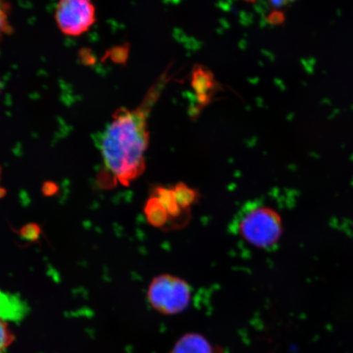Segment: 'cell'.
Returning a JSON list of instances; mask_svg holds the SVG:
<instances>
[{
    "mask_svg": "<svg viewBox=\"0 0 353 353\" xmlns=\"http://www.w3.org/2000/svg\"><path fill=\"white\" fill-rule=\"evenodd\" d=\"M211 85L212 79L209 72H204L202 69H198L194 73L193 86L196 88L198 94L201 95L202 98L208 97Z\"/></svg>",
    "mask_w": 353,
    "mask_h": 353,
    "instance_id": "8",
    "label": "cell"
},
{
    "mask_svg": "<svg viewBox=\"0 0 353 353\" xmlns=\"http://www.w3.org/2000/svg\"><path fill=\"white\" fill-rule=\"evenodd\" d=\"M148 297L150 304L157 312L173 315L189 306L192 289L181 278L163 274L154 278L148 288Z\"/></svg>",
    "mask_w": 353,
    "mask_h": 353,
    "instance_id": "3",
    "label": "cell"
},
{
    "mask_svg": "<svg viewBox=\"0 0 353 353\" xmlns=\"http://www.w3.org/2000/svg\"><path fill=\"white\" fill-rule=\"evenodd\" d=\"M55 19L61 32L69 37H79L95 23L94 4L92 0H60Z\"/></svg>",
    "mask_w": 353,
    "mask_h": 353,
    "instance_id": "5",
    "label": "cell"
},
{
    "mask_svg": "<svg viewBox=\"0 0 353 353\" xmlns=\"http://www.w3.org/2000/svg\"><path fill=\"white\" fill-rule=\"evenodd\" d=\"M10 4L8 0H0V42L2 39L12 32L10 23Z\"/></svg>",
    "mask_w": 353,
    "mask_h": 353,
    "instance_id": "9",
    "label": "cell"
},
{
    "mask_svg": "<svg viewBox=\"0 0 353 353\" xmlns=\"http://www.w3.org/2000/svg\"><path fill=\"white\" fill-rule=\"evenodd\" d=\"M195 197V192L183 185L173 189L157 188L145 204V214L154 226L164 227L183 210H189Z\"/></svg>",
    "mask_w": 353,
    "mask_h": 353,
    "instance_id": "4",
    "label": "cell"
},
{
    "mask_svg": "<svg viewBox=\"0 0 353 353\" xmlns=\"http://www.w3.org/2000/svg\"><path fill=\"white\" fill-rule=\"evenodd\" d=\"M171 353H214L210 343L199 334H188L176 343Z\"/></svg>",
    "mask_w": 353,
    "mask_h": 353,
    "instance_id": "6",
    "label": "cell"
},
{
    "mask_svg": "<svg viewBox=\"0 0 353 353\" xmlns=\"http://www.w3.org/2000/svg\"><path fill=\"white\" fill-rule=\"evenodd\" d=\"M1 172H2L1 168H0V183H1ZM6 188H3L1 186V184H0V198H2L4 196H6Z\"/></svg>",
    "mask_w": 353,
    "mask_h": 353,
    "instance_id": "13",
    "label": "cell"
},
{
    "mask_svg": "<svg viewBox=\"0 0 353 353\" xmlns=\"http://www.w3.org/2000/svg\"><path fill=\"white\" fill-rule=\"evenodd\" d=\"M232 228L242 240L261 250L274 248L283 231L280 214L271 207L255 201L247 203L238 211Z\"/></svg>",
    "mask_w": 353,
    "mask_h": 353,
    "instance_id": "2",
    "label": "cell"
},
{
    "mask_svg": "<svg viewBox=\"0 0 353 353\" xmlns=\"http://www.w3.org/2000/svg\"><path fill=\"white\" fill-rule=\"evenodd\" d=\"M269 4L275 8H282L290 6L296 0H268Z\"/></svg>",
    "mask_w": 353,
    "mask_h": 353,
    "instance_id": "11",
    "label": "cell"
},
{
    "mask_svg": "<svg viewBox=\"0 0 353 353\" xmlns=\"http://www.w3.org/2000/svg\"><path fill=\"white\" fill-rule=\"evenodd\" d=\"M149 105L145 101L135 110L119 109L99 135V148L112 183L129 186L145 171Z\"/></svg>",
    "mask_w": 353,
    "mask_h": 353,
    "instance_id": "1",
    "label": "cell"
},
{
    "mask_svg": "<svg viewBox=\"0 0 353 353\" xmlns=\"http://www.w3.org/2000/svg\"><path fill=\"white\" fill-rule=\"evenodd\" d=\"M34 225H30V226L26 227V232L23 234V236L26 238V239H34L35 237H37L39 235L38 228H34Z\"/></svg>",
    "mask_w": 353,
    "mask_h": 353,
    "instance_id": "12",
    "label": "cell"
},
{
    "mask_svg": "<svg viewBox=\"0 0 353 353\" xmlns=\"http://www.w3.org/2000/svg\"><path fill=\"white\" fill-rule=\"evenodd\" d=\"M13 334L6 321L0 319V353H6L13 342Z\"/></svg>",
    "mask_w": 353,
    "mask_h": 353,
    "instance_id": "10",
    "label": "cell"
},
{
    "mask_svg": "<svg viewBox=\"0 0 353 353\" xmlns=\"http://www.w3.org/2000/svg\"><path fill=\"white\" fill-rule=\"evenodd\" d=\"M24 309L19 299L0 291V319L6 321L19 319Z\"/></svg>",
    "mask_w": 353,
    "mask_h": 353,
    "instance_id": "7",
    "label": "cell"
}]
</instances>
